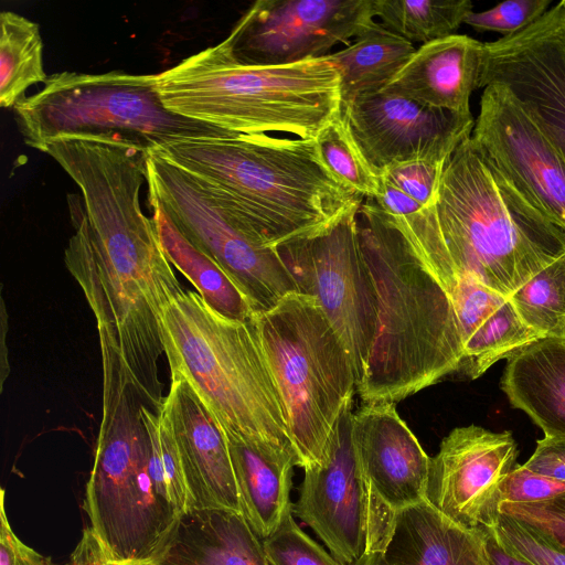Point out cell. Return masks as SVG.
<instances>
[{"label": "cell", "mask_w": 565, "mask_h": 565, "mask_svg": "<svg viewBox=\"0 0 565 565\" xmlns=\"http://www.w3.org/2000/svg\"><path fill=\"white\" fill-rule=\"evenodd\" d=\"M354 565H490L483 532L465 529L425 499L396 512L381 547Z\"/></svg>", "instance_id": "44dd1931"}, {"label": "cell", "mask_w": 565, "mask_h": 565, "mask_svg": "<svg viewBox=\"0 0 565 565\" xmlns=\"http://www.w3.org/2000/svg\"><path fill=\"white\" fill-rule=\"evenodd\" d=\"M505 87L565 159V0L519 33L483 43L479 88Z\"/></svg>", "instance_id": "5bb4252c"}, {"label": "cell", "mask_w": 565, "mask_h": 565, "mask_svg": "<svg viewBox=\"0 0 565 565\" xmlns=\"http://www.w3.org/2000/svg\"><path fill=\"white\" fill-rule=\"evenodd\" d=\"M134 565H153V564H134Z\"/></svg>", "instance_id": "f6af8a7d"}, {"label": "cell", "mask_w": 565, "mask_h": 565, "mask_svg": "<svg viewBox=\"0 0 565 565\" xmlns=\"http://www.w3.org/2000/svg\"><path fill=\"white\" fill-rule=\"evenodd\" d=\"M4 489L0 491V565H54L24 544L13 532L4 507Z\"/></svg>", "instance_id": "ab89813d"}, {"label": "cell", "mask_w": 565, "mask_h": 565, "mask_svg": "<svg viewBox=\"0 0 565 565\" xmlns=\"http://www.w3.org/2000/svg\"><path fill=\"white\" fill-rule=\"evenodd\" d=\"M107 565H120L118 563L109 562Z\"/></svg>", "instance_id": "ee69618b"}, {"label": "cell", "mask_w": 565, "mask_h": 565, "mask_svg": "<svg viewBox=\"0 0 565 565\" xmlns=\"http://www.w3.org/2000/svg\"><path fill=\"white\" fill-rule=\"evenodd\" d=\"M482 49L483 43L463 34L423 44L381 90L428 107L471 115L470 97L479 88Z\"/></svg>", "instance_id": "ffe728a7"}, {"label": "cell", "mask_w": 565, "mask_h": 565, "mask_svg": "<svg viewBox=\"0 0 565 565\" xmlns=\"http://www.w3.org/2000/svg\"><path fill=\"white\" fill-rule=\"evenodd\" d=\"M141 419L151 446V465L156 482L180 514L188 510V495L182 462L170 417L164 405L152 409L140 404Z\"/></svg>", "instance_id": "1f68e13d"}, {"label": "cell", "mask_w": 565, "mask_h": 565, "mask_svg": "<svg viewBox=\"0 0 565 565\" xmlns=\"http://www.w3.org/2000/svg\"><path fill=\"white\" fill-rule=\"evenodd\" d=\"M373 0H258L223 40L248 65H286L328 55L375 23Z\"/></svg>", "instance_id": "4fadbf2b"}, {"label": "cell", "mask_w": 565, "mask_h": 565, "mask_svg": "<svg viewBox=\"0 0 565 565\" xmlns=\"http://www.w3.org/2000/svg\"><path fill=\"white\" fill-rule=\"evenodd\" d=\"M150 205L161 245L171 265L195 287L211 308L232 319L248 320L255 311L238 286L180 233L158 204Z\"/></svg>", "instance_id": "484cf974"}, {"label": "cell", "mask_w": 565, "mask_h": 565, "mask_svg": "<svg viewBox=\"0 0 565 565\" xmlns=\"http://www.w3.org/2000/svg\"><path fill=\"white\" fill-rule=\"evenodd\" d=\"M427 220L428 259L445 288L472 278L509 298L565 254V228L533 206L471 137L447 160Z\"/></svg>", "instance_id": "7a4b0ae2"}, {"label": "cell", "mask_w": 565, "mask_h": 565, "mask_svg": "<svg viewBox=\"0 0 565 565\" xmlns=\"http://www.w3.org/2000/svg\"><path fill=\"white\" fill-rule=\"evenodd\" d=\"M471 138L533 206L565 228V159L502 85L483 88Z\"/></svg>", "instance_id": "9a60e30c"}, {"label": "cell", "mask_w": 565, "mask_h": 565, "mask_svg": "<svg viewBox=\"0 0 565 565\" xmlns=\"http://www.w3.org/2000/svg\"><path fill=\"white\" fill-rule=\"evenodd\" d=\"M150 151L212 185L268 248L313 235L364 201L328 170L315 139L193 137Z\"/></svg>", "instance_id": "277c9868"}, {"label": "cell", "mask_w": 565, "mask_h": 565, "mask_svg": "<svg viewBox=\"0 0 565 565\" xmlns=\"http://www.w3.org/2000/svg\"><path fill=\"white\" fill-rule=\"evenodd\" d=\"M225 436V435H224ZM238 490L242 514L263 541L292 511L290 491L294 467L301 466L296 450L226 437Z\"/></svg>", "instance_id": "603a6c76"}, {"label": "cell", "mask_w": 565, "mask_h": 565, "mask_svg": "<svg viewBox=\"0 0 565 565\" xmlns=\"http://www.w3.org/2000/svg\"><path fill=\"white\" fill-rule=\"evenodd\" d=\"M487 556L490 565H534L509 550L495 535L492 527L483 531Z\"/></svg>", "instance_id": "7bdbcfd3"}, {"label": "cell", "mask_w": 565, "mask_h": 565, "mask_svg": "<svg viewBox=\"0 0 565 565\" xmlns=\"http://www.w3.org/2000/svg\"><path fill=\"white\" fill-rule=\"evenodd\" d=\"M518 457L511 431L457 427L430 460L425 500L465 529L493 527L500 514L501 484L516 467Z\"/></svg>", "instance_id": "2e32d148"}, {"label": "cell", "mask_w": 565, "mask_h": 565, "mask_svg": "<svg viewBox=\"0 0 565 565\" xmlns=\"http://www.w3.org/2000/svg\"><path fill=\"white\" fill-rule=\"evenodd\" d=\"M354 141L377 174L404 162L444 161L471 137L475 119L383 90L342 106Z\"/></svg>", "instance_id": "e0dca14e"}, {"label": "cell", "mask_w": 565, "mask_h": 565, "mask_svg": "<svg viewBox=\"0 0 565 565\" xmlns=\"http://www.w3.org/2000/svg\"><path fill=\"white\" fill-rule=\"evenodd\" d=\"M13 109L24 142L40 151L61 138H111L150 151L184 138L232 136L169 110L158 74L65 71Z\"/></svg>", "instance_id": "9c48e42d"}, {"label": "cell", "mask_w": 565, "mask_h": 565, "mask_svg": "<svg viewBox=\"0 0 565 565\" xmlns=\"http://www.w3.org/2000/svg\"><path fill=\"white\" fill-rule=\"evenodd\" d=\"M153 565H270L263 542L242 513L188 510Z\"/></svg>", "instance_id": "7402d4cb"}, {"label": "cell", "mask_w": 565, "mask_h": 565, "mask_svg": "<svg viewBox=\"0 0 565 565\" xmlns=\"http://www.w3.org/2000/svg\"><path fill=\"white\" fill-rule=\"evenodd\" d=\"M529 470L565 482V437H544L523 463Z\"/></svg>", "instance_id": "60d3db41"}, {"label": "cell", "mask_w": 565, "mask_h": 565, "mask_svg": "<svg viewBox=\"0 0 565 565\" xmlns=\"http://www.w3.org/2000/svg\"><path fill=\"white\" fill-rule=\"evenodd\" d=\"M564 492V481L535 473L523 465H516L501 484L500 499L501 503H534Z\"/></svg>", "instance_id": "f35d334b"}, {"label": "cell", "mask_w": 565, "mask_h": 565, "mask_svg": "<svg viewBox=\"0 0 565 565\" xmlns=\"http://www.w3.org/2000/svg\"><path fill=\"white\" fill-rule=\"evenodd\" d=\"M351 437L363 475L394 513L425 499L431 458L394 403H365L352 415Z\"/></svg>", "instance_id": "ac0fdd59"}, {"label": "cell", "mask_w": 565, "mask_h": 565, "mask_svg": "<svg viewBox=\"0 0 565 565\" xmlns=\"http://www.w3.org/2000/svg\"><path fill=\"white\" fill-rule=\"evenodd\" d=\"M447 160L404 162L386 169L381 179L399 189L425 209L435 202Z\"/></svg>", "instance_id": "8d00e7d4"}, {"label": "cell", "mask_w": 565, "mask_h": 565, "mask_svg": "<svg viewBox=\"0 0 565 565\" xmlns=\"http://www.w3.org/2000/svg\"><path fill=\"white\" fill-rule=\"evenodd\" d=\"M145 171L118 162L78 180L81 196L67 194L74 234L64 262L79 285L97 326L99 347L118 361L142 404L164 401L158 361L164 353L160 315L182 292L153 218L141 210Z\"/></svg>", "instance_id": "6da1fadb"}, {"label": "cell", "mask_w": 565, "mask_h": 565, "mask_svg": "<svg viewBox=\"0 0 565 565\" xmlns=\"http://www.w3.org/2000/svg\"><path fill=\"white\" fill-rule=\"evenodd\" d=\"M450 296L457 313L462 347L468 338L501 305L507 297L472 278H456Z\"/></svg>", "instance_id": "d590c367"}, {"label": "cell", "mask_w": 565, "mask_h": 565, "mask_svg": "<svg viewBox=\"0 0 565 565\" xmlns=\"http://www.w3.org/2000/svg\"><path fill=\"white\" fill-rule=\"evenodd\" d=\"M164 405L182 462L188 510L242 513L226 438L207 409L183 381H171Z\"/></svg>", "instance_id": "d6986e66"}, {"label": "cell", "mask_w": 565, "mask_h": 565, "mask_svg": "<svg viewBox=\"0 0 565 565\" xmlns=\"http://www.w3.org/2000/svg\"><path fill=\"white\" fill-rule=\"evenodd\" d=\"M415 51L412 42L375 22L352 44L329 53L339 74L342 106L383 89Z\"/></svg>", "instance_id": "d4e9b609"}, {"label": "cell", "mask_w": 565, "mask_h": 565, "mask_svg": "<svg viewBox=\"0 0 565 565\" xmlns=\"http://www.w3.org/2000/svg\"><path fill=\"white\" fill-rule=\"evenodd\" d=\"M164 106L232 135L316 139L342 114L340 78L328 56L286 65L238 62L222 41L158 74Z\"/></svg>", "instance_id": "5b68a950"}, {"label": "cell", "mask_w": 565, "mask_h": 565, "mask_svg": "<svg viewBox=\"0 0 565 565\" xmlns=\"http://www.w3.org/2000/svg\"><path fill=\"white\" fill-rule=\"evenodd\" d=\"M361 204L320 232L289 242L278 252L299 291L315 297L347 347L356 386L376 332L377 301L359 235Z\"/></svg>", "instance_id": "8fae6325"}, {"label": "cell", "mask_w": 565, "mask_h": 565, "mask_svg": "<svg viewBox=\"0 0 565 565\" xmlns=\"http://www.w3.org/2000/svg\"><path fill=\"white\" fill-rule=\"evenodd\" d=\"M249 320L280 395L300 467L321 466L356 391L351 355L312 296L290 292Z\"/></svg>", "instance_id": "ba28073f"}, {"label": "cell", "mask_w": 565, "mask_h": 565, "mask_svg": "<svg viewBox=\"0 0 565 565\" xmlns=\"http://www.w3.org/2000/svg\"><path fill=\"white\" fill-rule=\"evenodd\" d=\"M539 339L542 337L525 324L507 298L463 343L458 373L478 379L498 361L510 359Z\"/></svg>", "instance_id": "f1b7e54d"}, {"label": "cell", "mask_w": 565, "mask_h": 565, "mask_svg": "<svg viewBox=\"0 0 565 565\" xmlns=\"http://www.w3.org/2000/svg\"><path fill=\"white\" fill-rule=\"evenodd\" d=\"M289 513L278 529L263 540L270 565H341L330 553L313 541Z\"/></svg>", "instance_id": "d6a6232c"}, {"label": "cell", "mask_w": 565, "mask_h": 565, "mask_svg": "<svg viewBox=\"0 0 565 565\" xmlns=\"http://www.w3.org/2000/svg\"><path fill=\"white\" fill-rule=\"evenodd\" d=\"M500 387L545 437H565V339H539L508 359Z\"/></svg>", "instance_id": "cb8c5ba5"}, {"label": "cell", "mask_w": 565, "mask_h": 565, "mask_svg": "<svg viewBox=\"0 0 565 565\" xmlns=\"http://www.w3.org/2000/svg\"><path fill=\"white\" fill-rule=\"evenodd\" d=\"M109 562H113L111 557L88 526L83 531L82 539L66 565H107Z\"/></svg>", "instance_id": "b9f144b4"}, {"label": "cell", "mask_w": 565, "mask_h": 565, "mask_svg": "<svg viewBox=\"0 0 565 565\" xmlns=\"http://www.w3.org/2000/svg\"><path fill=\"white\" fill-rule=\"evenodd\" d=\"M376 292V332L362 380L365 403H394L458 373L462 339L448 290L394 216L366 199L358 213Z\"/></svg>", "instance_id": "3957f363"}, {"label": "cell", "mask_w": 565, "mask_h": 565, "mask_svg": "<svg viewBox=\"0 0 565 565\" xmlns=\"http://www.w3.org/2000/svg\"><path fill=\"white\" fill-rule=\"evenodd\" d=\"M0 105L11 108L25 90L47 81L38 23L13 11L0 14Z\"/></svg>", "instance_id": "4316f807"}, {"label": "cell", "mask_w": 565, "mask_h": 565, "mask_svg": "<svg viewBox=\"0 0 565 565\" xmlns=\"http://www.w3.org/2000/svg\"><path fill=\"white\" fill-rule=\"evenodd\" d=\"M551 2V0H508L482 12L471 11L463 23L477 31H492L509 36L539 20L550 9Z\"/></svg>", "instance_id": "e575fe53"}, {"label": "cell", "mask_w": 565, "mask_h": 565, "mask_svg": "<svg viewBox=\"0 0 565 565\" xmlns=\"http://www.w3.org/2000/svg\"><path fill=\"white\" fill-rule=\"evenodd\" d=\"M160 326L171 381L189 384L226 437L296 450L249 319L225 317L184 289L163 307Z\"/></svg>", "instance_id": "8992f818"}, {"label": "cell", "mask_w": 565, "mask_h": 565, "mask_svg": "<svg viewBox=\"0 0 565 565\" xmlns=\"http://www.w3.org/2000/svg\"><path fill=\"white\" fill-rule=\"evenodd\" d=\"M492 530L509 550L534 565H565V548L535 527L500 512Z\"/></svg>", "instance_id": "836d02e7"}, {"label": "cell", "mask_w": 565, "mask_h": 565, "mask_svg": "<svg viewBox=\"0 0 565 565\" xmlns=\"http://www.w3.org/2000/svg\"><path fill=\"white\" fill-rule=\"evenodd\" d=\"M351 406L334 427L324 463L303 469L292 508L341 565H354L379 550L396 514L362 472L352 444Z\"/></svg>", "instance_id": "7c38bea8"}, {"label": "cell", "mask_w": 565, "mask_h": 565, "mask_svg": "<svg viewBox=\"0 0 565 565\" xmlns=\"http://www.w3.org/2000/svg\"><path fill=\"white\" fill-rule=\"evenodd\" d=\"M146 182L149 203L158 204L180 233L231 277L255 312L300 292L278 249L252 241L212 185L151 151Z\"/></svg>", "instance_id": "30bf717a"}, {"label": "cell", "mask_w": 565, "mask_h": 565, "mask_svg": "<svg viewBox=\"0 0 565 565\" xmlns=\"http://www.w3.org/2000/svg\"><path fill=\"white\" fill-rule=\"evenodd\" d=\"M499 512L537 529L565 548V492L541 502L501 503Z\"/></svg>", "instance_id": "74e56055"}, {"label": "cell", "mask_w": 565, "mask_h": 565, "mask_svg": "<svg viewBox=\"0 0 565 565\" xmlns=\"http://www.w3.org/2000/svg\"><path fill=\"white\" fill-rule=\"evenodd\" d=\"M328 170L364 199L381 193V175L363 156L350 131L343 113L333 119L315 139Z\"/></svg>", "instance_id": "4dcf8cb0"}, {"label": "cell", "mask_w": 565, "mask_h": 565, "mask_svg": "<svg viewBox=\"0 0 565 565\" xmlns=\"http://www.w3.org/2000/svg\"><path fill=\"white\" fill-rule=\"evenodd\" d=\"M520 318L542 338L565 339V254L510 297Z\"/></svg>", "instance_id": "f546056e"}, {"label": "cell", "mask_w": 565, "mask_h": 565, "mask_svg": "<svg viewBox=\"0 0 565 565\" xmlns=\"http://www.w3.org/2000/svg\"><path fill=\"white\" fill-rule=\"evenodd\" d=\"M385 29L423 44L449 36L472 11L469 0H373Z\"/></svg>", "instance_id": "83f0119b"}, {"label": "cell", "mask_w": 565, "mask_h": 565, "mask_svg": "<svg viewBox=\"0 0 565 565\" xmlns=\"http://www.w3.org/2000/svg\"><path fill=\"white\" fill-rule=\"evenodd\" d=\"M102 360V420L83 509L114 563L150 564L180 513L159 489L138 395L107 350Z\"/></svg>", "instance_id": "52a82bcc"}]
</instances>
